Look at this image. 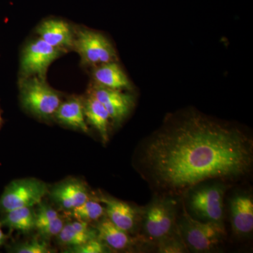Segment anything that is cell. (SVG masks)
<instances>
[{"label": "cell", "mask_w": 253, "mask_h": 253, "mask_svg": "<svg viewBox=\"0 0 253 253\" xmlns=\"http://www.w3.org/2000/svg\"><path fill=\"white\" fill-rule=\"evenodd\" d=\"M253 141L238 126L188 111L172 115L141 144V176L160 196L175 197L208 181L234 182L249 175Z\"/></svg>", "instance_id": "obj_1"}, {"label": "cell", "mask_w": 253, "mask_h": 253, "mask_svg": "<svg viewBox=\"0 0 253 253\" xmlns=\"http://www.w3.org/2000/svg\"><path fill=\"white\" fill-rule=\"evenodd\" d=\"M18 89L23 109L41 121L54 120L55 113L63 101L62 95L50 86L46 80L20 78Z\"/></svg>", "instance_id": "obj_2"}, {"label": "cell", "mask_w": 253, "mask_h": 253, "mask_svg": "<svg viewBox=\"0 0 253 253\" xmlns=\"http://www.w3.org/2000/svg\"><path fill=\"white\" fill-rule=\"evenodd\" d=\"M73 50L79 54L82 64L89 67L118 61L117 51L109 38L89 28H74Z\"/></svg>", "instance_id": "obj_3"}, {"label": "cell", "mask_w": 253, "mask_h": 253, "mask_svg": "<svg viewBox=\"0 0 253 253\" xmlns=\"http://www.w3.org/2000/svg\"><path fill=\"white\" fill-rule=\"evenodd\" d=\"M222 183L201 184L188 193L189 209L196 219L224 226V201L227 186Z\"/></svg>", "instance_id": "obj_4"}, {"label": "cell", "mask_w": 253, "mask_h": 253, "mask_svg": "<svg viewBox=\"0 0 253 253\" xmlns=\"http://www.w3.org/2000/svg\"><path fill=\"white\" fill-rule=\"evenodd\" d=\"M177 227L186 247L196 253L212 251L225 235L224 226L192 217L185 208Z\"/></svg>", "instance_id": "obj_5"}, {"label": "cell", "mask_w": 253, "mask_h": 253, "mask_svg": "<svg viewBox=\"0 0 253 253\" xmlns=\"http://www.w3.org/2000/svg\"><path fill=\"white\" fill-rule=\"evenodd\" d=\"M176 202L172 197L160 196L146 208L143 214V230L150 241L159 242L174 234Z\"/></svg>", "instance_id": "obj_6"}, {"label": "cell", "mask_w": 253, "mask_h": 253, "mask_svg": "<svg viewBox=\"0 0 253 253\" xmlns=\"http://www.w3.org/2000/svg\"><path fill=\"white\" fill-rule=\"evenodd\" d=\"M48 193L47 184L36 178L12 181L0 197V214L17 208L38 206Z\"/></svg>", "instance_id": "obj_7"}, {"label": "cell", "mask_w": 253, "mask_h": 253, "mask_svg": "<svg viewBox=\"0 0 253 253\" xmlns=\"http://www.w3.org/2000/svg\"><path fill=\"white\" fill-rule=\"evenodd\" d=\"M66 53L49 45L40 38L23 48L20 61V78L38 77L46 80L48 68L55 60Z\"/></svg>", "instance_id": "obj_8"}, {"label": "cell", "mask_w": 253, "mask_h": 253, "mask_svg": "<svg viewBox=\"0 0 253 253\" xmlns=\"http://www.w3.org/2000/svg\"><path fill=\"white\" fill-rule=\"evenodd\" d=\"M87 93L104 105L109 113L111 123L117 126L129 116L134 107L133 95L123 90L109 89L91 83Z\"/></svg>", "instance_id": "obj_9"}, {"label": "cell", "mask_w": 253, "mask_h": 253, "mask_svg": "<svg viewBox=\"0 0 253 253\" xmlns=\"http://www.w3.org/2000/svg\"><path fill=\"white\" fill-rule=\"evenodd\" d=\"M50 197L56 206L69 212L84 204L91 197L85 182L76 178H68L49 189Z\"/></svg>", "instance_id": "obj_10"}, {"label": "cell", "mask_w": 253, "mask_h": 253, "mask_svg": "<svg viewBox=\"0 0 253 253\" xmlns=\"http://www.w3.org/2000/svg\"><path fill=\"white\" fill-rule=\"evenodd\" d=\"M38 38L49 45L68 52L73 50L74 28L64 20L50 18L44 20L36 28Z\"/></svg>", "instance_id": "obj_11"}, {"label": "cell", "mask_w": 253, "mask_h": 253, "mask_svg": "<svg viewBox=\"0 0 253 253\" xmlns=\"http://www.w3.org/2000/svg\"><path fill=\"white\" fill-rule=\"evenodd\" d=\"M104 205L105 214L115 225L130 234L135 230L139 220V212L127 203L102 194L96 196Z\"/></svg>", "instance_id": "obj_12"}, {"label": "cell", "mask_w": 253, "mask_h": 253, "mask_svg": "<svg viewBox=\"0 0 253 253\" xmlns=\"http://www.w3.org/2000/svg\"><path fill=\"white\" fill-rule=\"evenodd\" d=\"M54 120L76 130L89 133L84 110V96L73 95L63 100L56 110Z\"/></svg>", "instance_id": "obj_13"}, {"label": "cell", "mask_w": 253, "mask_h": 253, "mask_svg": "<svg viewBox=\"0 0 253 253\" xmlns=\"http://www.w3.org/2000/svg\"><path fill=\"white\" fill-rule=\"evenodd\" d=\"M231 221L236 235H250L253 230V200L250 194H238L231 200Z\"/></svg>", "instance_id": "obj_14"}, {"label": "cell", "mask_w": 253, "mask_h": 253, "mask_svg": "<svg viewBox=\"0 0 253 253\" xmlns=\"http://www.w3.org/2000/svg\"><path fill=\"white\" fill-rule=\"evenodd\" d=\"M91 83L109 89L131 90L132 84L118 61L104 63L92 68Z\"/></svg>", "instance_id": "obj_15"}, {"label": "cell", "mask_w": 253, "mask_h": 253, "mask_svg": "<svg viewBox=\"0 0 253 253\" xmlns=\"http://www.w3.org/2000/svg\"><path fill=\"white\" fill-rule=\"evenodd\" d=\"M84 116L87 124L96 129L104 144L109 141L111 120L107 110L94 96L86 93L84 96Z\"/></svg>", "instance_id": "obj_16"}, {"label": "cell", "mask_w": 253, "mask_h": 253, "mask_svg": "<svg viewBox=\"0 0 253 253\" xmlns=\"http://www.w3.org/2000/svg\"><path fill=\"white\" fill-rule=\"evenodd\" d=\"M60 246L66 250L77 247L89 240L98 238L96 229H91L89 224L76 220L65 223L64 226L56 236Z\"/></svg>", "instance_id": "obj_17"}, {"label": "cell", "mask_w": 253, "mask_h": 253, "mask_svg": "<svg viewBox=\"0 0 253 253\" xmlns=\"http://www.w3.org/2000/svg\"><path fill=\"white\" fill-rule=\"evenodd\" d=\"M96 230L98 238L115 251H126L132 244L129 234L115 225L107 217L100 219Z\"/></svg>", "instance_id": "obj_18"}, {"label": "cell", "mask_w": 253, "mask_h": 253, "mask_svg": "<svg viewBox=\"0 0 253 253\" xmlns=\"http://www.w3.org/2000/svg\"><path fill=\"white\" fill-rule=\"evenodd\" d=\"M0 222L10 230L28 234L36 230V211L33 207L12 210L1 214Z\"/></svg>", "instance_id": "obj_19"}, {"label": "cell", "mask_w": 253, "mask_h": 253, "mask_svg": "<svg viewBox=\"0 0 253 253\" xmlns=\"http://www.w3.org/2000/svg\"><path fill=\"white\" fill-rule=\"evenodd\" d=\"M68 212L76 220L84 221L88 224L99 221L106 214L104 205L100 202L96 196H91L84 204Z\"/></svg>", "instance_id": "obj_20"}, {"label": "cell", "mask_w": 253, "mask_h": 253, "mask_svg": "<svg viewBox=\"0 0 253 253\" xmlns=\"http://www.w3.org/2000/svg\"><path fill=\"white\" fill-rule=\"evenodd\" d=\"M9 252L14 253H51L54 252L49 244L44 240L38 238L13 245Z\"/></svg>", "instance_id": "obj_21"}, {"label": "cell", "mask_w": 253, "mask_h": 253, "mask_svg": "<svg viewBox=\"0 0 253 253\" xmlns=\"http://www.w3.org/2000/svg\"><path fill=\"white\" fill-rule=\"evenodd\" d=\"M36 211V230L60 217L59 212L46 203H40Z\"/></svg>", "instance_id": "obj_22"}, {"label": "cell", "mask_w": 253, "mask_h": 253, "mask_svg": "<svg viewBox=\"0 0 253 253\" xmlns=\"http://www.w3.org/2000/svg\"><path fill=\"white\" fill-rule=\"evenodd\" d=\"M66 252L73 253H107V246L99 238L89 240L81 246L66 250Z\"/></svg>", "instance_id": "obj_23"}, {"label": "cell", "mask_w": 253, "mask_h": 253, "mask_svg": "<svg viewBox=\"0 0 253 253\" xmlns=\"http://www.w3.org/2000/svg\"><path fill=\"white\" fill-rule=\"evenodd\" d=\"M174 234L158 242L161 253H184L186 250V244L183 239L174 237Z\"/></svg>", "instance_id": "obj_24"}, {"label": "cell", "mask_w": 253, "mask_h": 253, "mask_svg": "<svg viewBox=\"0 0 253 253\" xmlns=\"http://www.w3.org/2000/svg\"><path fill=\"white\" fill-rule=\"evenodd\" d=\"M64 224V220L60 216L52 222L50 223L47 225L39 228L36 230L38 231V234L42 239H49L50 238L57 236L62 229Z\"/></svg>", "instance_id": "obj_25"}, {"label": "cell", "mask_w": 253, "mask_h": 253, "mask_svg": "<svg viewBox=\"0 0 253 253\" xmlns=\"http://www.w3.org/2000/svg\"><path fill=\"white\" fill-rule=\"evenodd\" d=\"M1 226H2V224L0 222V246H3L6 243V240L8 239V236L2 231Z\"/></svg>", "instance_id": "obj_26"}, {"label": "cell", "mask_w": 253, "mask_h": 253, "mask_svg": "<svg viewBox=\"0 0 253 253\" xmlns=\"http://www.w3.org/2000/svg\"><path fill=\"white\" fill-rule=\"evenodd\" d=\"M3 123H4V120L1 117V110H0V129H1V126H2Z\"/></svg>", "instance_id": "obj_27"}]
</instances>
